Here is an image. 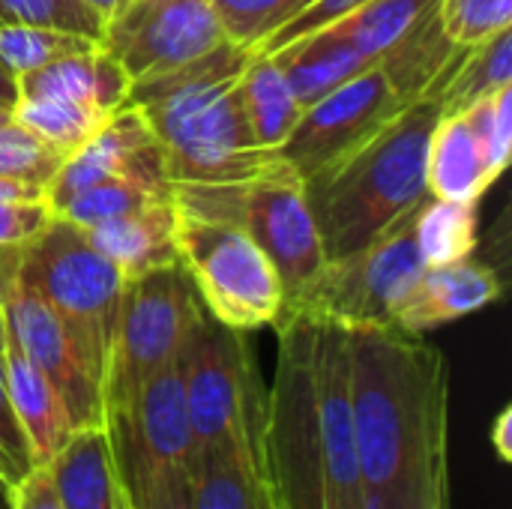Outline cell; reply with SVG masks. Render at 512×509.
Wrapping results in <instances>:
<instances>
[{"label":"cell","mask_w":512,"mask_h":509,"mask_svg":"<svg viewBox=\"0 0 512 509\" xmlns=\"http://www.w3.org/2000/svg\"><path fill=\"white\" fill-rule=\"evenodd\" d=\"M363 509L450 507V363L399 327L348 330Z\"/></svg>","instance_id":"1"},{"label":"cell","mask_w":512,"mask_h":509,"mask_svg":"<svg viewBox=\"0 0 512 509\" xmlns=\"http://www.w3.org/2000/svg\"><path fill=\"white\" fill-rule=\"evenodd\" d=\"M246 60V48L222 42L183 69L129 87L126 102L144 114L162 144L171 186L231 183L279 156L258 147L246 123L240 105Z\"/></svg>","instance_id":"2"},{"label":"cell","mask_w":512,"mask_h":509,"mask_svg":"<svg viewBox=\"0 0 512 509\" xmlns=\"http://www.w3.org/2000/svg\"><path fill=\"white\" fill-rule=\"evenodd\" d=\"M438 120L435 99H414L345 159L303 180L327 264L372 246L432 198L426 156Z\"/></svg>","instance_id":"3"},{"label":"cell","mask_w":512,"mask_h":509,"mask_svg":"<svg viewBox=\"0 0 512 509\" xmlns=\"http://www.w3.org/2000/svg\"><path fill=\"white\" fill-rule=\"evenodd\" d=\"M171 201L183 213L240 225L270 258L282 282V315L300 309L327 261L306 204L303 177L282 156L231 183L171 186Z\"/></svg>","instance_id":"4"},{"label":"cell","mask_w":512,"mask_h":509,"mask_svg":"<svg viewBox=\"0 0 512 509\" xmlns=\"http://www.w3.org/2000/svg\"><path fill=\"white\" fill-rule=\"evenodd\" d=\"M279 357L267 393L264 417V471L276 509L348 507L327 474L315 402H312V336L315 318L282 315L276 321Z\"/></svg>","instance_id":"5"},{"label":"cell","mask_w":512,"mask_h":509,"mask_svg":"<svg viewBox=\"0 0 512 509\" xmlns=\"http://www.w3.org/2000/svg\"><path fill=\"white\" fill-rule=\"evenodd\" d=\"M18 282L54 309L81 360L102 384L126 282L120 270L90 243L84 228L54 216L24 246Z\"/></svg>","instance_id":"6"},{"label":"cell","mask_w":512,"mask_h":509,"mask_svg":"<svg viewBox=\"0 0 512 509\" xmlns=\"http://www.w3.org/2000/svg\"><path fill=\"white\" fill-rule=\"evenodd\" d=\"M201 309L204 306L180 264L123 282L102 378L105 417L123 411L156 372L180 357Z\"/></svg>","instance_id":"7"},{"label":"cell","mask_w":512,"mask_h":509,"mask_svg":"<svg viewBox=\"0 0 512 509\" xmlns=\"http://www.w3.org/2000/svg\"><path fill=\"white\" fill-rule=\"evenodd\" d=\"M177 255L213 321L252 333L282 318V282L240 225L177 210Z\"/></svg>","instance_id":"8"},{"label":"cell","mask_w":512,"mask_h":509,"mask_svg":"<svg viewBox=\"0 0 512 509\" xmlns=\"http://www.w3.org/2000/svg\"><path fill=\"white\" fill-rule=\"evenodd\" d=\"M246 336L249 333L231 330L201 309L183 345V384L195 456L243 432L264 429L267 393Z\"/></svg>","instance_id":"9"},{"label":"cell","mask_w":512,"mask_h":509,"mask_svg":"<svg viewBox=\"0 0 512 509\" xmlns=\"http://www.w3.org/2000/svg\"><path fill=\"white\" fill-rule=\"evenodd\" d=\"M117 486L132 507L144 504L168 477L192 468L195 444L186 411L183 351L156 372L135 399L105 417Z\"/></svg>","instance_id":"10"},{"label":"cell","mask_w":512,"mask_h":509,"mask_svg":"<svg viewBox=\"0 0 512 509\" xmlns=\"http://www.w3.org/2000/svg\"><path fill=\"white\" fill-rule=\"evenodd\" d=\"M417 213L420 210L405 216L372 246L342 261L324 264L318 282L291 315L333 321L345 330L393 327L396 309L426 270L414 231Z\"/></svg>","instance_id":"11"},{"label":"cell","mask_w":512,"mask_h":509,"mask_svg":"<svg viewBox=\"0 0 512 509\" xmlns=\"http://www.w3.org/2000/svg\"><path fill=\"white\" fill-rule=\"evenodd\" d=\"M222 42L228 36L210 0H123L99 39L132 84L183 69Z\"/></svg>","instance_id":"12"},{"label":"cell","mask_w":512,"mask_h":509,"mask_svg":"<svg viewBox=\"0 0 512 509\" xmlns=\"http://www.w3.org/2000/svg\"><path fill=\"white\" fill-rule=\"evenodd\" d=\"M408 102L396 96L384 69L375 63L348 78L318 102L306 105L279 156L303 177H315L369 141Z\"/></svg>","instance_id":"13"},{"label":"cell","mask_w":512,"mask_h":509,"mask_svg":"<svg viewBox=\"0 0 512 509\" xmlns=\"http://www.w3.org/2000/svg\"><path fill=\"white\" fill-rule=\"evenodd\" d=\"M0 315L6 339L48 378V384L63 399L72 429L102 426V384L81 360L54 309L36 291L15 282V288L0 303Z\"/></svg>","instance_id":"14"},{"label":"cell","mask_w":512,"mask_h":509,"mask_svg":"<svg viewBox=\"0 0 512 509\" xmlns=\"http://www.w3.org/2000/svg\"><path fill=\"white\" fill-rule=\"evenodd\" d=\"M102 180H129L150 192L171 195L162 144L144 114L129 102L117 108L87 144L63 159L60 171L45 186V201L57 213L69 198Z\"/></svg>","instance_id":"15"},{"label":"cell","mask_w":512,"mask_h":509,"mask_svg":"<svg viewBox=\"0 0 512 509\" xmlns=\"http://www.w3.org/2000/svg\"><path fill=\"white\" fill-rule=\"evenodd\" d=\"M312 402L330 483L348 507L363 509L354 453L348 330L321 318H315L312 336Z\"/></svg>","instance_id":"16"},{"label":"cell","mask_w":512,"mask_h":509,"mask_svg":"<svg viewBox=\"0 0 512 509\" xmlns=\"http://www.w3.org/2000/svg\"><path fill=\"white\" fill-rule=\"evenodd\" d=\"M501 294L504 285L498 273L474 258H462L444 267H426L417 285L396 309L393 327L423 336L435 327L453 324L498 303Z\"/></svg>","instance_id":"17"},{"label":"cell","mask_w":512,"mask_h":509,"mask_svg":"<svg viewBox=\"0 0 512 509\" xmlns=\"http://www.w3.org/2000/svg\"><path fill=\"white\" fill-rule=\"evenodd\" d=\"M261 441L264 429L201 450L189 468L192 509H276Z\"/></svg>","instance_id":"18"},{"label":"cell","mask_w":512,"mask_h":509,"mask_svg":"<svg viewBox=\"0 0 512 509\" xmlns=\"http://www.w3.org/2000/svg\"><path fill=\"white\" fill-rule=\"evenodd\" d=\"M84 234L120 270L123 279L180 264L177 207L171 198H156L120 219L84 228Z\"/></svg>","instance_id":"19"},{"label":"cell","mask_w":512,"mask_h":509,"mask_svg":"<svg viewBox=\"0 0 512 509\" xmlns=\"http://www.w3.org/2000/svg\"><path fill=\"white\" fill-rule=\"evenodd\" d=\"M129 87V75L102 45L57 57L18 78V96L75 102L105 114L126 105Z\"/></svg>","instance_id":"20"},{"label":"cell","mask_w":512,"mask_h":509,"mask_svg":"<svg viewBox=\"0 0 512 509\" xmlns=\"http://www.w3.org/2000/svg\"><path fill=\"white\" fill-rule=\"evenodd\" d=\"M3 378H6V393L12 402V411L24 429V438L33 453V465H48L63 441L72 432L69 414L57 390L48 384V378L6 339L3 345Z\"/></svg>","instance_id":"21"},{"label":"cell","mask_w":512,"mask_h":509,"mask_svg":"<svg viewBox=\"0 0 512 509\" xmlns=\"http://www.w3.org/2000/svg\"><path fill=\"white\" fill-rule=\"evenodd\" d=\"M48 471L63 509H117L120 486L105 423L72 429Z\"/></svg>","instance_id":"22"},{"label":"cell","mask_w":512,"mask_h":509,"mask_svg":"<svg viewBox=\"0 0 512 509\" xmlns=\"http://www.w3.org/2000/svg\"><path fill=\"white\" fill-rule=\"evenodd\" d=\"M273 57H276L291 93L297 96V102L303 108L318 102L321 96H327L348 78L360 75L363 69L375 66V60L360 54L354 45H348L330 27L312 30V33L282 45L279 51H273Z\"/></svg>","instance_id":"23"},{"label":"cell","mask_w":512,"mask_h":509,"mask_svg":"<svg viewBox=\"0 0 512 509\" xmlns=\"http://www.w3.org/2000/svg\"><path fill=\"white\" fill-rule=\"evenodd\" d=\"M512 84V30H501L486 42L459 45L447 72L435 81L426 99H435L441 117L465 114L480 99Z\"/></svg>","instance_id":"24"},{"label":"cell","mask_w":512,"mask_h":509,"mask_svg":"<svg viewBox=\"0 0 512 509\" xmlns=\"http://www.w3.org/2000/svg\"><path fill=\"white\" fill-rule=\"evenodd\" d=\"M459 45L444 33L438 3L378 60L390 87L402 102H414L429 96L435 81L453 63Z\"/></svg>","instance_id":"25"},{"label":"cell","mask_w":512,"mask_h":509,"mask_svg":"<svg viewBox=\"0 0 512 509\" xmlns=\"http://www.w3.org/2000/svg\"><path fill=\"white\" fill-rule=\"evenodd\" d=\"M426 186L441 201H480L492 186L465 114L438 120L426 156Z\"/></svg>","instance_id":"26"},{"label":"cell","mask_w":512,"mask_h":509,"mask_svg":"<svg viewBox=\"0 0 512 509\" xmlns=\"http://www.w3.org/2000/svg\"><path fill=\"white\" fill-rule=\"evenodd\" d=\"M240 105L255 144L276 153L303 114V105L291 93L276 57L255 51H249V60L240 72Z\"/></svg>","instance_id":"27"},{"label":"cell","mask_w":512,"mask_h":509,"mask_svg":"<svg viewBox=\"0 0 512 509\" xmlns=\"http://www.w3.org/2000/svg\"><path fill=\"white\" fill-rule=\"evenodd\" d=\"M435 3L438 0H366L327 27L378 63Z\"/></svg>","instance_id":"28"},{"label":"cell","mask_w":512,"mask_h":509,"mask_svg":"<svg viewBox=\"0 0 512 509\" xmlns=\"http://www.w3.org/2000/svg\"><path fill=\"white\" fill-rule=\"evenodd\" d=\"M477 204L429 198L417 213V246L426 267L456 264L477 249Z\"/></svg>","instance_id":"29"},{"label":"cell","mask_w":512,"mask_h":509,"mask_svg":"<svg viewBox=\"0 0 512 509\" xmlns=\"http://www.w3.org/2000/svg\"><path fill=\"white\" fill-rule=\"evenodd\" d=\"M18 126L42 138L48 147H54L63 159L72 156L81 144H87L111 114L75 105V102H60V99H33V96H18L12 114Z\"/></svg>","instance_id":"30"},{"label":"cell","mask_w":512,"mask_h":509,"mask_svg":"<svg viewBox=\"0 0 512 509\" xmlns=\"http://www.w3.org/2000/svg\"><path fill=\"white\" fill-rule=\"evenodd\" d=\"M99 42L63 30L48 27H27V24H0V60L12 69L15 78L57 60L66 54L87 51Z\"/></svg>","instance_id":"31"},{"label":"cell","mask_w":512,"mask_h":509,"mask_svg":"<svg viewBox=\"0 0 512 509\" xmlns=\"http://www.w3.org/2000/svg\"><path fill=\"white\" fill-rule=\"evenodd\" d=\"M156 198H171V195H159V192H150L138 183H129V180H102L84 192H78L75 198H69L57 216L78 225V228H93V225H102V222H111V219H120Z\"/></svg>","instance_id":"32"},{"label":"cell","mask_w":512,"mask_h":509,"mask_svg":"<svg viewBox=\"0 0 512 509\" xmlns=\"http://www.w3.org/2000/svg\"><path fill=\"white\" fill-rule=\"evenodd\" d=\"M63 156L48 147L42 138L18 126L12 117L0 123V180L48 186L51 177L60 171Z\"/></svg>","instance_id":"33"},{"label":"cell","mask_w":512,"mask_h":509,"mask_svg":"<svg viewBox=\"0 0 512 509\" xmlns=\"http://www.w3.org/2000/svg\"><path fill=\"white\" fill-rule=\"evenodd\" d=\"M465 120L477 138V147H480V156L486 165V177H489V183H495L510 165L512 84L480 99L477 105H471L465 111Z\"/></svg>","instance_id":"34"},{"label":"cell","mask_w":512,"mask_h":509,"mask_svg":"<svg viewBox=\"0 0 512 509\" xmlns=\"http://www.w3.org/2000/svg\"><path fill=\"white\" fill-rule=\"evenodd\" d=\"M0 24H27L48 27L93 42L102 39L105 21L84 0H0Z\"/></svg>","instance_id":"35"},{"label":"cell","mask_w":512,"mask_h":509,"mask_svg":"<svg viewBox=\"0 0 512 509\" xmlns=\"http://www.w3.org/2000/svg\"><path fill=\"white\" fill-rule=\"evenodd\" d=\"M228 42L252 51L270 30L288 21L309 0H210Z\"/></svg>","instance_id":"36"},{"label":"cell","mask_w":512,"mask_h":509,"mask_svg":"<svg viewBox=\"0 0 512 509\" xmlns=\"http://www.w3.org/2000/svg\"><path fill=\"white\" fill-rule=\"evenodd\" d=\"M438 15L456 45H477L512 27V0H438Z\"/></svg>","instance_id":"37"},{"label":"cell","mask_w":512,"mask_h":509,"mask_svg":"<svg viewBox=\"0 0 512 509\" xmlns=\"http://www.w3.org/2000/svg\"><path fill=\"white\" fill-rule=\"evenodd\" d=\"M33 453L24 438V429L12 411L6 378H3V360H0V483L9 492L15 483H21L33 471Z\"/></svg>","instance_id":"38"},{"label":"cell","mask_w":512,"mask_h":509,"mask_svg":"<svg viewBox=\"0 0 512 509\" xmlns=\"http://www.w3.org/2000/svg\"><path fill=\"white\" fill-rule=\"evenodd\" d=\"M57 213L45 198L0 201V246H27L36 240Z\"/></svg>","instance_id":"39"},{"label":"cell","mask_w":512,"mask_h":509,"mask_svg":"<svg viewBox=\"0 0 512 509\" xmlns=\"http://www.w3.org/2000/svg\"><path fill=\"white\" fill-rule=\"evenodd\" d=\"M9 509H63L48 465L33 468L21 483L9 489Z\"/></svg>","instance_id":"40"},{"label":"cell","mask_w":512,"mask_h":509,"mask_svg":"<svg viewBox=\"0 0 512 509\" xmlns=\"http://www.w3.org/2000/svg\"><path fill=\"white\" fill-rule=\"evenodd\" d=\"M132 507V504H129ZM132 509H192V492H189V471H177L168 477L144 504Z\"/></svg>","instance_id":"41"},{"label":"cell","mask_w":512,"mask_h":509,"mask_svg":"<svg viewBox=\"0 0 512 509\" xmlns=\"http://www.w3.org/2000/svg\"><path fill=\"white\" fill-rule=\"evenodd\" d=\"M21 252H24V246H0V303L18 282Z\"/></svg>","instance_id":"42"},{"label":"cell","mask_w":512,"mask_h":509,"mask_svg":"<svg viewBox=\"0 0 512 509\" xmlns=\"http://www.w3.org/2000/svg\"><path fill=\"white\" fill-rule=\"evenodd\" d=\"M512 408H504L501 414H498V420H495V426H492V444H495V450H498V456L504 459V462H512Z\"/></svg>","instance_id":"43"},{"label":"cell","mask_w":512,"mask_h":509,"mask_svg":"<svg viewBox=\"0 0 512 509\" xmlns=\"http://www.w3.org/2000/svg\"><path fill=\"white\" fill-rule=\"evenodd\" d=\"M18 102V78L12 75V69L0 60V111L12 114Z\"/></svg>","instance_id":"44"},{"label":"cell","mask_w":512,"mask_h":509,"mask_svg":"<svg viewBox=\"0 0 512 509\" xmlns=\"http://www.w3.org/2000/svg\"><path fill=\"white\" fill-rule=\"evenodd\" d=\"M84 3L105 21V18H111V15L117 12V6H120L123 0H84Z\"/></svg>","instance_id":"45"},{"label":"cell","mask_w":512,"mask_h":509,"mask_svg":"<svg viewBox=\"0 0 512 509\" xmlns=\"http://www.w3.org/2000/svg\"><path fill=\"white\" fill-rule=\"evenodd\" d=\"M0 509H9V492L3 489V483H0Z\"/></svg>","instance_id":"46"},{"label":"cell","mask_w":512,"mask_h":509,"mask_svg":"<svg viewBox=\"0 0 512 509\" xmlns=\"http://www.w3.org/2000/svg\"><path fill=\"white\" fill-rule=\"evenodd\" d=\"M117 509H132V507H129V501H126V495H123V492L117 495Z\"/></svg>","instance_id":"47"},{"label":"cell","mask_w":512,"mask_h":509,"mask_svg":"<svg viewBox=\"0 0 512 509\" xmlns=\"http://www.w3.org/2000/svg\"><path fill=\"white\" fill-rule=\"evenodd\" d=\"M3 345H6V330H3V315H0V354H3Z\"/></svg>","instance_id":"48"},{"label":"cell","mask_w":512,"mask_h":509,"mask_svg":"<svg viewBox=\"0 0 512 509\" xmlns=\"http://www.w3.org/2000/svg\"><path fill=\"white\" fill-rule=\"evenodd\" d=\"M3 120H9V114H6V111H0V123H3Z\"/></svg>","instance_id":"49"}]
</instances>
